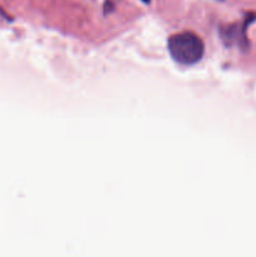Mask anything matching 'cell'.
<instances>
[{
    "label": "cell",
    "mask_w": 256,
    "mask_h": 257,
    "mask_svg": "<svg viewBox=\"0 0 256 257\" xmlns=\"http://www.w3.org/2000/svg\"><path fill=\"white\" fill-rule=\"evenodd\" d=\"M168 52L175 62L182 65H192L200 62L205 53V44L192 32L175 34L168 40Z\"/></svg>",
    "instance_id": "obj_1"
},
{
    "label": "cell",
    "mask_w": 256,
    "mask_h": 257,
    "mask_svg": "<svg viewBox=\"0 0 256 257\" xmlns=\"http://www.w3.org/2000/svg\"><path fill=\"white\" fill-rule=\"evenodd\" d=\"M252 20V18L247 19V22L243 23V25L241 27H237V25H231L226 29L225 33H222V38L227 39L228 43H237V44L242 45L243 42L246 40V34H245V30L247 28L248 23Z\"/></svg>",
    "instance_id": "obj_2"
},
{
    "label": "cell",
    "mask_w": 256,
    "mask_h": 257,
    "mask_svg": "<svg viewBox=\"0 0 256 257\" xmlns=\"http://www.w3.org/2000/svg\"><path fill=\"white\" fill-rule=\"evenodd\" d=\"M142 2L145 3V4H150V3H151V0H142Z\"/></svg>",
    "instance_id": "obj_3"
}]
</instances>
